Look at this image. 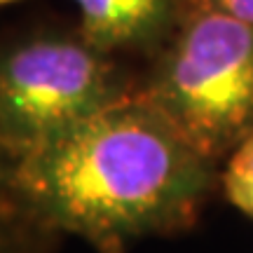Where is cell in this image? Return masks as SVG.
<instances>
[{
	"label": "cell",
	"instance_id": "5b68a950",
	"mask_svg": "<svg viewBox=\"0 0 253 253\" xmlns=\"http://www.w3.org/2000/svg\"><path fill=\"white\" fill-rule=\"evenodd\" d=\"M54 235L19 188L14 160L0 150V253H49Z\"/></svg>",
	"mask_w": 253,
	"mask_h": 253
},
{
	"label": "cell",
	"instance_id": "277c9868",
	"mask_svg": "<svg viewBox=\"0 0 253 253\" xmlns=\"http://www.w3.org/2000/svg\"><path fill=\"white\" fill-rule=\"evenodd\" d=\"M78 31L101 52L150 61L188 14V0H73Z\"/></svg>",
	"mask_w": 253,
	"mask_h": 253
},
{
	"label": "cell",
	"instance_id": "3957f363",
	"mask_svg": "<svg viewBox=\"0 0 253 253\" xmlns=\"http://www.w3.org/2000/svg\"><path fill=\"white\" fill-rule=\"evenodd\" d=\"M141 71L78 28H38L0 42V150L14 162L101 110L134 99Z\"/></svg>",
	"mask_w": 253,
	"mask_h": 253
},
{
	"label": "cell",
	"instance_id": "8992f818",
	"mask_svg": "<svg viewBox=\"0 0 253 253\" xmlns=\"http://www.w3.org/2000/svg\"><path fill=\"white\" fill-rule=\"evenodd\" d=\"M223 192L239 211L253 218V134L227 157L225 171L220 173Z\"/></svg>",
	"mask_w": 253,
	"mask_h": 253
},
{
	"label": "cell",
	"instance_id": "ba28073f",
	"mask_svg": "<svg viewBox=\"0 0 253 253\" xmlns=\"http://www.w3.org/2000/svg\"><path fill=\"white\" fill-rule=\"evenodd\" d=\"M7 2H14V0H0V5H7Z\"/></svg>",
	"mask_w": 253,
	"mask_h": 253
},
{
	"label": "cell",
	"instance_id": "6da1fadb",
	"mask_svg": "<svg viewBox=\"0 0 253 253\" xmlns=\"http://www.w3.org/2000/svg\"><path fill=\"white\" fill-rule=\"evenodd\" d=\"M19 188L56 232L96 253L197 223L218 188V164L134 96L101 110L14 162Z\"/></svg>",
	"mask_w": 253,
	"mask_h": 253
},
{
	"label": "cell",
	"instance_id": "52a82bcc",
	"mask_svg": "<svg viewBox=\"0 0 253 253\" xmlns=\"http://www.w3.org/2000/svg\"><path fill=\"white\" fill-rule=\"evenodd\" d=\"M188 2L195 7H207L246 24H253V0H188Z\"/></svg>",
	"mask_w": 253,
	"mask_h": 253
},
{
	"label": "cell",
	"instance_id": "7a4b0ae2",
	"mask_svg": "<svg viewBox=\"0 0 253 253\" xmlns=\"http://www.w3.org/2000/svg\"><path fill=\"white\" fill-rule=\"evenodd\" d=\"M136 96L211 162L230 157L253 134V24L190 5Z\"/></svg>",
	"mask_w": 253,
	"mask_h": 253
}]
</instances>
